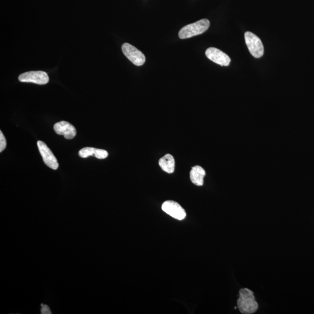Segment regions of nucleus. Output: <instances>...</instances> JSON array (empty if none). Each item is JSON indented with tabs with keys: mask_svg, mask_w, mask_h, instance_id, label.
I'll list each match as a JSON object with an SVG mask.
<instances>
[{
	"mask_svg": "<svg viewBox=\"0 0 314 314\" xmlns=\"http://www.w3.org/2000/svg\"><path fill=\"white\" fill-rule=\"evenodd\" d=\"M237 307L240 312L243 314H251L257 311L258 304L255 301L253 291L247 288H241L239 291Z\"/></svg>",
	"mask_w": 314,
	"mask_h": 314,
	"instance_id": "obj_1",
	"label": "nucleus"
},
{
	"mask_svg": "<svg viewBox=\"0 0 314 314\" xmlns=\"http://www.w3.org/2000/svg\"><path fill=\"white\" fill-rule=\"evenodd\" d=\"M209 25L210 23L207 19L201 20L196 23L187 25L179 31V37L181 39H186L200 35L208 30Z\"/></svg>",
	"mask_w": 314,
	"mask_h": 314,
	"instance_id": "obj_2",
	"label": "nucleus"
},
{
	"mask_svg": "<svg viewBox=\"0 0 314 314\" xmlns=\"http://www.w3.org/2000/svg\"><path fill=\"white\" fill-rule=\"evenodd\" d=\"M245 42L246 43L249 52L256 59H259L263 55L264 48L261 39L252 32H245Z\"/></svg>",
	"mask_w": 314,
	"mask_h": 314,
	"instance_id": "obj_3",
	"label": "nucleus"
},
{
	"mask_svg": "<svg viewBox=\"0 0 314 314\" xmlns=\"http://www.w3.org/2000/svg\"><path fill=\"white\" fill-rule=\"evenodd\" d=\"M122 50L124 55L135 66H142L145 63L146 57L143 53L129 43H124Z\"/></svg>",
	"mask_w": 314,
	"mask_h": 314,
	"instance_id": "obj_4",
	"label": "nucleus"
},
{
	"mask_svg": "<svg viewBox=\"0 0 314 314\" xmlns=\"http://www.w3.org/2000/svg\"><path fill=\"white\" fill-rule=\"evenodd\" d=\"M21 82L33 83V84L44 85L49 82L48 74L43 71H31L25 72L18 78Z\"/></svg>",
	"mask_w": 314,
	"mask_h": 314,
	"instance_id": "obj_5",
	"label": "nucleus"
},
{
	"mask_svg": "<svg viewBox=\"0 0 314 314\" xmlns=\"http://www.w3.org/2000/svg\"><path fill=\"white\" fill-rule=\"evenodd\" d=\"M162 211L177 220L182 221L186 218V213L181 205L174 201H167L162 205Z\"/></svg>",
	"mask_w": 314,
	"mask_h": 314,
	"instance_id": "obj_6",
	"label": "nucleus"
},
{
	"mask_svg": "<svg viewBox=\"0 0 314 314\" xmlns=\"http://www.w3.org/2000/svg\"><path fill=\"white\" fill-rule=\"evenodd\" d=\"M38 149L45 164L50 168L56 170L59 167L57 158L46 143L42 141L38 142Z\"/></svg>",
	"mask_w": 314,
	"mask_h": 314,
	"instance_id": "obj_7",
	"label": "nucleus"
},
{
	"mask_svg": "<svg viewBox=\"0 0 314 314\" xmlns=\"http://www.w3.org/2000/svg\"><path fill=\"white\" fill-rule=\"evenodd\" d=\"M205 55L209 60L220 66L224 67L229 66L231 61L230 57L218 49L214 48L208 49L205 52Z\"/></svg>",
	"mask_w": 314,
	"mask_h": 314,
	"instance_id": "obj_8",
	"label": "nucleus"
},
{
	"mask_svg": "<svg viewBox=\"0 0 314 314\" xmlns=\"http://www.w3.org/2000/svg\"><path fill=\"white\" fill-rule=\"evenodd\" d=\"M54 129L57 134L64 136L66 139H74L77 135V130L74 126L66 121L56 123Z\"/></svg>",
	"mask_w": 314,
	"mask_h": 314,
	"instance_id": "obj_9",
	"label": "nucleus"
},
{
	"mask_svg": "<svg viewBox=\"0 0 314 314\" xmlns=\"http://www.w3.org/2000/svg\"><path fill=\"white\" fill-rule=\"evenodd\" d=\"M205 176L204 169L200 166H194L190 172V178L194 185L201 186L204 184V178Z\"/></svg>",
	"mask_w": 314,
	"mask_h": 314,
	"instance_id": "obj_10",
	"label": "nucleus"
},
{
	"mask_svg": "<svg viewBox=\"0 0 314 314\" xmlns=\"http://www.w3.org/2000/svg\"><path fill=\"white\" fill-rule=\"evenodd\" d=\"M159 165L165 172L168 173V174H172L175 171V159L171 154H166L159 160Z\"/></svg>",
	"mask_w": 314,
	"mask_h": 314,
	"instance_id": "obj_11",
	"label": "nucleus"
},
{
	"mask_svg": "<svg viewBox=\"0 0 314 314\" xmlns=\"http://www.w3.org/2000/svg\"><path fill=\"white\" fill-rule=\"evenodd\" d=\"M96 148L85 147L79 152V156L82 158H86L90 156H95Z\"/></svg>",
	"mask_w": 314,
	"mask_h": 314,
	"instance_id": "obj_12",
	"label": "nucleus"
},
{
	"mask_svg": "<svg viewBox=\"0 0 314 314\" xmlns=\"http://www.w3.org/2000/svg\"><path fill=\"white\" fill-rule=\"evenodd\" d=\"M108 156L107 151L102 149H96L95 157L98 159H105Z\"/></svg>",
	"mask_w": 314,
	"mask_h": 314,
	"instance_id": "obj_13",
	"label": "nucleus"
},
{
	"mask_svg": "<svg viewBox=\"0 0 314 314\" xmlns=\"http://www.w3.org/2000/svg\"><path fill=\"white\" fill-rule=\"evenodd\" d=\"M7 146V141L3 132H0V152H3Z\"/></svg>",
	"mask_w": 314,
	"mask_h": 314,
	"instance_id": "obj_14",
	"label": "nucleus"
}]
</instances>
